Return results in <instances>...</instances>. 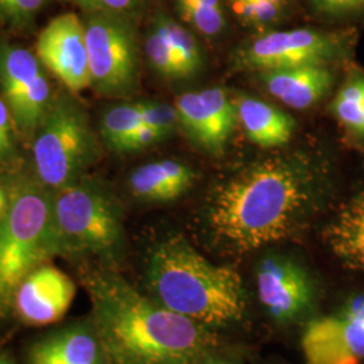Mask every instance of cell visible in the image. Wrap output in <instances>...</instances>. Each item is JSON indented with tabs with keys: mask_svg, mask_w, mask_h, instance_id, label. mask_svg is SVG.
<instances>
[{
	"mask_svg": "<svg viewBox=\"0 0 364 364\" xmlns=\"http://www.w3.org/2000/svg\"><path fill=\"white\" fill-rule=\"evenodd\" d=\"M328 198L326 168L313 156L294 151L267 156L210 191L207 231L221 251L245 255L299 234Z\"/></svg>",
	"mask_w": 364,
	"mask_h": 364,
	"instance_id": "1",
	"label": "cell"
},
{
	"mask_svg": "<svg viewBox=\"0 0 364 364\" xmlns=\"http://www.w3.org/2000/svg\"><path fill=\"white\" fill-rule=\"evenodd\" d=\"M93 326L111 364H198L219 346L208 326L171 312L112 273L88 277Z\"/></svg>",
	"mask_w": 364,
	"mask_h": 364,
	"instance_id": "2",
	"label": "cell"
},
{
	"mask_svg": "<svg viewBox=\"0 0 364 364\" xmlns=\"http://www.w3.org/2000/svg\"><path fill=\"white\" fill-rule=\"evenodd\" d=\"M146 284L158 304L210 329L237 326L247 316L242 275L207 259L183 235H169L151 248Z\"/></svg>",
	"mask_w": 364,
	"mask_h": 364,
	"instance_id": "3",
	"label": "cell"
},
{
	"mask_svg": "<svg viewBox=\"0 0 364 364\" xmlns=\"http://www.w3.org/2000/svg\"><path fill=\"white\" fill-rule=\"evenodd\" d=\"M58 254L54 193L38 183L18 185L0 221V302L14 297L28 274Z\"/></svg>",
	"mask_w": 364,
	"mask_h": 364,
	"instance_id": "4",
	"label": "cell"
},
{
	"mask_svg": "<svg viewBox=\"0 0 364 364\" xmlns=\"http://www.w3.org/2000/svg\"><path fill=\"white\" fill-rule=\"evenodd\" d=\"M97 156V141L82 109L61 97L36 131L34 165L39 182L58 192L78 181Z\"/></svg>",
	"mask_w": 364,
	"mask_h": 364,
	"instance_id": "5",
	"label": "cell"
},
{
	"mask_svg": "<svg viewBox=\"0 0 364 364\" xmlns=\"http://www.w3.org/2000/svg\"><path fill=\"white\" fill-rule=\"evenodd\" d=\"M61 254L112 255L123 239L117 201L97 183L78 180L54 192Z\"/></svg>",
	"mask_w": 364,
	"mask_h": 364,
	"instance_id": "6",
	"label": "cell"
},
{
	"mask_svg": "<svg viewBox=\"0 0 364 364\" xmlns=\"http://www.w3.org/2000/svg\"><path fill=\"white\" fill-rule=\"evenodd\" d=\"M356 38L355 30H269L240 45L232 55V65L240 72L258 73L296 66H332L348 58Z\"/></svg>",
	"mask_w": 364,
	"mask_h": 364,
	"instance_id": "7",
	"label": "cell"
},
{
	"mask_svg": "<svg viewBox=\"0 0 364 364\" xmlns=\"http://www.w3.org/2000/svg\"><path fill=\"white\" fill-rule=\"evenodd\" d=\"M92 84L108 96L130 93L138 81V48L126 18L91 15L85 23Z\"/></svg>",
	"mask_w": 364,
	"mask_h": 364,
	"instance_id": "8",
	"label": "cell"
},
{
	"mask_svg": "<svg viewBox=\"0 0 364 364\" xmlns=\"http://www.w3.org/2000/svg\"><path fill=\"white\" fill-rule=\"evenodd\" d=\"M255 287L263 311L274 323L293 326L313 317L318 289L299 260L282 254L264 257L255 269Z\"/></svg>",
	"mask_w": 364,
	"mask_h": 364,
	"instance_id": "9",
	"label": "cell"
},
{
	"mask_svg": "<svg viewBox=\"0 0 364 364\" xmlns=\"http://www.w3.org/2000/svg\"><path fill=\"white\" fill-rule=\"evenodd\" d=\"M0 88L16 127L36 134L53 103L50 85L37 55L19 46L1 45Z\"/></svg>",
	"mask_w": 364,
	"mask_h": 364,
	"instance_id": "10",
	"label": "cell"
},
{
	"mask_svg": "<svg viewBox=\"0 0 364 364\" xmlns=\"http://www.w3.org/2000/svg\"><path fill=\"white\" fill-rule=\"evenodd\" d=\"M36 55L70 92L82 91L92 84L85 25L76 14L52 19L39 33Z\"/></svg>",
	"mask_w": 364,
	"mask_h": 364,
	"instance_id": "11",
	"label": "cell"
},
{
	"mask_svg": "<svg viewBox=\"0 0 364 364\" xmlns=\"http://www.w3.org/2000/svg\"><path fill=\"white\" fill-rule=\"evenodd\" d=\"M76 296V285L60 269L42 264L21 282L14 294L18 316L28 326L54 324L65 316Z\"/></svg>",
	"mask_w": 364,
	"mask_h": 364,
	"instance_id": "12",
	"label": "cell"
},
{
	"mask_svg": "<svg viewBox=\"0 0 364 364\" xmlns=\"http://www.w3.org/2000/svg\"><path fill=\"white\" fill-rule=\"evenodd\" d=\"M269 93L281 103L306 109L317 105L331 92L335 75L329 65H304L259 73Z\"/></svg>",
	"mask_w": 364,
	"mask_h": 364,
	"instance_id": "13",
	"label": "cell"
},
{
	"mask_svg": "<svg viewBox=\"0 0 364 364\" xmlns=\"http://www.w3.org/2000/svg\"><path fill=\"white\" fill-rule=\"evenodd\" d=\"M321 236L344 269L364 273V189L338 205Z\"/></svg>",
	"mask_w": 364,
	"mask_h": 364,
	"instance_id": "14",
	"label": "cell"
},
{
	"mask_svg": "<svg viewBox=\"0 0 364 364\" xmlns=\"http://www.w3.org/2000/svg\"><path fill=\"white\" fill-rule=\"evenodd\" d=\"M30 359L33 364H105V350L96 332L73 326L42 338Z\"/></svg>",
	"mask_w": 364,
	"mask_h": 364,
	"instance_id": "15",
	"label": "cell"
},
{
	"mask_svg": "<svg viewBox=\"0 0 364 364\" xmlns=\"http://www.w3.org/2000/svg\"><path fill=\"white\" fill-rule=\"evenodd\" d=\"M195 178V171L188 165L165 159L135 170L131 174L130 189L136 198L147 203H170L185 195Z\"/></svg>",
	"mask_w": 364,
	"mask_h": 364,
	"instance_id": "16",
	"label": "cell"
},
{
	"mask_svg": "<svg viewBox=\"0 0 364 364\" xmlns=\"http://www.w3.org/2000/svg\"><path fill=\"white\" fill-rule=\"evenodd\" d=\"M235 105L237 122L251 142L264 149L289 144L297 126L294 117L252 96H240Z\"/></svg>",
	"mask_w": 364,
	"mask_h": 364,
	"instance_id": "17",
	"label": "cell"
},
{
	"mask_svg": "<svg viewBox=\"0 0 364 364\" xmlns=\"http://www.w3.org/2000/svg\"><path fill=\"white\" fill-rule=\"evenodd\" d=\"M301 347L305 364H360L348 351L335 313L305 321Z\"/></svg>",
	"mask_w": 364,
	"mask_h": 364,
	"instance_id": "18",
	"label": "cell"
},
{
	"mask_svg": "<svg viewBox=\"0 0 364 364\" xmlns=\"http://www.w3.org/2000/svg\"><path fill=\"white\" fill-rule=\"evenodd\" d=\"M331 112L350 138L364 144V73L360 69H351L331 103Z\"/></svg>",
	"mask_w": 364,
	"mask_h": 364,
	"instance_id": "19",
	"label": "cell"
},
{
	"mask_svg": "<svg viewBox=\"0 0 364 364\" xmlns=\"http://www.w3.org/2000/svg\"><path fill=\"white\" fill-rule=\"evenodd\" d=\"M174 107L177 109L180 127L197 147L213 156L223 154L216 142L208 111L200 92L182 93L177 97Z\"/></svg>",
	"mask_w": 364,
	"mask_h": 364,
	"instance_id": "20",
	"label": "cell"
},
{
	"mask_svg": "<svg viewBox=\"0 0 364 364\" xmlns=\"http://www.w3.org/2000/svg\"><path fill=\"white\" fill-rule=\"evenodd\" d=\"M153 25L161 30L176 53L183 78L196 76L204 65V54L195 34L166 14H158Z\"/></svg>",
	"mask_w": 364,
	"mask_h": 364,
	"instance_id": "21",
	"label": "cell"
},
{
	"mask_svg": "<svg viewBox=\"0 0 364 364\" xmlns=\"http://www.w3.org/2000/svg\"><path fill=\"white\" fill-rule=\"evenodd\" d=\"M344 343L352 356L364 363V290L353 291L335 311Z\"/></svg>",
	"mask_w": 364,
	"mask_h": 364,
	"instance_id": "22",
	"label": "cell"
},
{
	"mask_svg": "<svg viewBox=\"0 0 364 364\" xmlns=\"http://www.w3.org/2000/svg\"><path fill=\"white\" fill-rule=\"evenodd\" d=\"M198 92L207 107L218 146L221 153H224L225 144L230 141L237 123L235 100L220 87L204 88Z\"/></svg>",
	"mask_w": 364,
	"mask_h": 364,
	"instance_id": "23",
	"label": "cell"
},
{
	"mask_svg": "<svg viewBox=\"0 0 364 364\" xmlns=\"http://www.w3.org/2000/svg\"><path fill=\"white\" fill-rule=\"evenodd\" d=\"M139 105H122L108 109L102 120V135L117 151H124L132 134L144 126Z\"/></svg>",
	"mask_w": 364,
	"mask_h": 364,
	"instance_id": "24",
	"label": "cell"
},
{
	"mask_svg": "<svg viewBox=\"0 0 364 364\" xmlns=\"http://www.w3.org/2000/svg\"><path fill=\"white\" fill-rule=\"evenodd\" d=\"M177 10L183 22L204 37H216L225 27V13L201 0H176Z\"/></svg>",
	"mask_w": 364,
	"mask_h": 364,
	"instance_id": "25",
	"label": "cell"
},
{
	"mask_svg": "<svg viewBox=\"0 0 364 364\" xmlns=\"http://www.w3.org/2000/svg\"><path fill=\"white\" fill-rule=\"evenodd\" d=\"M144 53L151 68L162 77L171 80L183 78L181 65L176 53L173 52L168 39L154 25H151L144 41Z\"/></svg>",
	"mask_w": 364,
	"mask_h": 364,
	"instance_id": "26",
	"label": "cell"
},
{
	"mask_svg": "<svg viewBox=\"0 0 364 364\" xmlns=\"http://www.w3.org/2000/svg\"><path fill=\"white\" fill-rule=\"evenodd\" d=\"M231 6L236 18L243 25L255 28L270 27L281 22L289 10L269 0H243Z\"/></svg>",
	"mask_w": 364,
	"mask_h": 364,
	"instance_id": "27",
	"label": "cell"
},
{
	"mask_svg": "<svg viewBox=\"0 0 364 364\" xmlns=\"http://www.w3.org/2000/svg\"><path fill=\"white\" fill-rule=\"evenodd\" d=\"M138 105L144 124L158 131L164 138H168L180 127L174 105L161 102H141Z\"/></svg>",
	"mask_w": 364,
	"mask_h": 364,
	"instance_id": "28",
	"label": "cell"
},
{
	"mask_svg": "<svg viewBox=\"0 0 364 364\" xmlns=\"http://www.w3.org/2000/svg\"><path fill=\"white\" fill-rule=\"evenodd\" d=\"M75 3L80 9L91 15H111L122 16L138 11L142 7L144 0H66Z\"/></svg>",
	"mask_w": 364,
	"mask_h": 364,
	"instance_id": "29",
	"label": "cell"
},
{
	"mask_svg": "<svg viewBox=\"0 0 364 364\" xmlns=\"http://www.w3.org/2000/svg\"><path fill=\"white\" fill-rule=\"evenodd\" d=\"M46 0H0V16L13 23H25L43 7Z\"/></svg>",
	"mask_w": 364,
	"mask_h": 364,
	"instance_id": "30",
	"label": "cell"
},
{
	"mask_svg": "<svg viewBox=\"0 0 364 364\" xmlns=\"http://www.w3.org/2000/svg\"><path fill=\"white\" fill-rule=\"evenodd\" d=\"M313 9L326 16H347L364 11V0H311Z\"/></svg>",
	"mask_w": 364,
	"mask_h": 364,
	"instance_id": "31",
	"label": "cell"
},
{
	"mask_svg": "<svg viewBox=\"0 0 364 364\" xmlns=\"http://www.w3.org/2000/svg\"><path fill=\"white\" fill-rule=\"evenodd\" d=\"M14 119L9 105L0 99V159L10 156L14 149Z\"/></svg>",
	"mask_w": 364,
	"mask_h": 364,
	"instance_id": "32",
	"label": "cell"
},
{
	"mask_svg": "<svg viewBox=\"0 0 364 364\" xmlns=\"http://www.w3.org/2000/svg\"><path fill=\"white\" fill-rule=\"evenodd\" d=\"M165 139L158 131L149 127V126H141L138 130L132 134L130 141L126 144L124 151H136V150H142L151 144H156L159 141Z\"/></svg>",
	"mask_w": 364,
	"mask_h": 364,
	"instance_id": "33",
	"label": "cell"
},
{
	"mask_svg": "<svg viewBox=\"0 0 364 364\" xmlns=\"http://www.w3.org/2000/svg\"><path fill=\"white\" fill-rule=\"evenodd\" d=\"M9 208V200H7V196L4 193V191L0 188V221L3 220L6 212Z\"/></svg>",
	"mask_w": 364,
	"mask_h": 364,
	"instance_id": "34",
	"label": "cell"
},
{
	"mask_svg": "<svg viewBox=\"0 0 364 364\" xmlns=\"http://www.w3.org/2000/svg\"><path fill=\"white\" fill-rule=\"evenodd\" d=\"M198 364H234L224 358H218V356H213V355H209L205 359H203Z\"/></svg>",
	"mask_w": 364,
	"mask_h": 364,
	"instance_id": "35",
	"label": "cell"
},
{
	"mask_svg": "<svg viewBox=\"0 0 364 364\" xmlns=\"http://www.w3.org/2000/svg\"><path fill=\"white\" fill-rule=\"evenodd\" d=\"M201 1H204L205 4L212 6V7H215V9H223V10H224V4H223V0H201Z\"/></svg>",
	"mask_w": 364,
	"mask_h": 364,
	"instance_id": "36",
	"label": "cell"
},
{
	"mask_svg": "<svg viewBox=\"0 0 364 364\" xmlns=\"http://www.w3.org/2000/svg\"><path fill=\"white\" fill-rule=\"evenodd\" d=\"M269 1L275 3V4H278V6H282V7H285V9H290V6H291V3H293V0H269Z\"/></svg>",
	"mask_w": 364,
	"mask_h": 364,
	"instance_id": "37",
	"label": "cell"
},
{
	"mask_svg": "<svg viewBox=\"0 0 364 364\" xmlns=\"http://www.w3.org/2000/svg\"><path fill=\"white\" fill-rule=\"evenodd\" d=\"M0 364H14L13 362H10L9 359H6V358H1L0 356Z\"/></svg>",
	"mask_w": 364,
	"mask_h": 364,
	"instance_id": "38",
	"label": "cell"
},
{
	"mask_svg": "<svg viewBox=\"0 0 364 364\" xmlns=\"http://www.w3.org/2000/svg\"><path fill=\"white\" fill-rule=\"evenodd\" d=\"M228 1L232 4V3H236V1H243V0H228Z\"/></svg>",
	"mask_w": 364,
	"mask_h": 364,
	"instance_id": "39",
	"label": "cell"
}]
</instances>
